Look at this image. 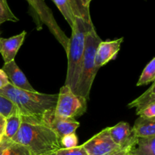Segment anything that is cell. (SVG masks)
<instances>
[{
    "label": "cell",
    "instance_id": "1",
    "mask_svg": "<svg viewBox=\"0 0 155 155\" xmlns=\"http://www.w3.org/2000/svg\"><path fill=\"white\" fill-rule=\"evenodd\" d=\"M0 95L12 101L17 107L22 122L42 124V118L54 111L58 94L39 93L18 89L8 84L0 89Z\"/></svg>",
    "mask_w": 155,
    "mask_h": 155
},
{
    "label": "cell",
    "instance_id": "2",
    "mask_svg": "<svg viewBox=\"0 0 155 155\" xmlns=\"http://www.w3.org/2000/svg\"><path fill=\"white\" fill-rule=\"evenodd\" d=\"M12 140L26 147L33 155H51L61 148L58 136L42 124L22 122Z\"/></svg>",
    "mask_w": 155,
    "mask_h": 155
},
{
    "label": "cell",
    "instance_id": "3",
    "mask_svg": "<svg viewBox=\"0 0 155 155\" xmlns=\"http://www.w3.org/2000/svg\"><path fill=\"white\" fill-rule=\"evenodd\" d=\"M92 22H86L81 18H75L72 30V34L69 38L67 55H68V71L64 85L68 86L74 93L81 71L82 61L85 48V37L91 27Z\"/></svg>",
    "mask_w": 155,
    "mask_h": 155
},
{
    "label": "cell",
    "instance_id": "4",
    "mask_svg": "<svg viewBox=\"0 0 155 155\" xmlns=\"http://www.w3.org/2000/svg\"><path fill=\"white\" fill-rule=\"evenodd\" d=\"M101 39L96 33L95 27H91L85 37V48L82 61L81 71L77 88L74 92L76 95L89 99V95L95 76L99 69L95 66V58L98 45Z\"/></svg>",
    "mask_w": 155,
    "mask_h": 155
},
{
    "label": "cell",
    "instance_id": "5",
    "mask_svg": "<svg viewBox=\"0 0 155 155\" xmlns=\"http://www.w3.org/2000/svg\"><path fill=\"white\" fill-rule=\"evenodd\" d=\"M87 100L76 95L66 85L61 88L54 109V115L64 119L81 117L87 110Z\"/></svg>",
    "mask_w": 155,
    "mask_h": 155
},
{
    "label": "cell",
    "instance_id": "6",
    "mask_svg": "<svg viewBox=\"0 0 155 155\" xmlns=\"http://www.w3.org/2000/svg\"><path fill=\"white\" fill-rule=\"evenodd\" d=\"M33 14V18L36 20L38 30L42 29V24L47 26L51 34L63 46L65 51H68L69 38L64 32L60 28L56 22L51 9L46 5L43 0H26Z\"/></svg>",
    "mask_w": 155,
    "mask_h": 155
},
{
    "label": "cell",
    "instance_id": "7",
    "mask_svg": "<svg viewBox=\"0 0 155 155\" xmlns=\"http://www.w3.org/2000/svg\"><path fill=\"white\" fill-rule=\"evenodd\" d=\"M82 145L88 155H107L120 149L110 138L109 127L101 130Z\"/></svg>",
    "mask_w": 155,
    "mask_h": 155
},
{
    "label": "cell",
    "instance_id": "8",
    "mask_svg": "<svg viewBox=\"0 0 155 155\" xmlns=\"http://www.w3.org/2000/svg\"><path fill=\"white\" fill-rule=\"evenodd\" d=\"M42 124L49 127L60 139L66 135L75 133L80 127V123L75 119H64L56 117L54 110L42 118Z\"/></svg>",
    "mask_w": 155,
    "mask_h": 155
},
{
    "label": "cell",
    "instance_id": "9",
    "mask_svg": "<svg viewBox=\"0 0 155 155\" xmlns=\"http://www.w3.org/2000/svg\"><path fill=\"white\" fill-rule=\"evenodd\" d=\"M110 138L120 149L133 148L138 140L134 136L130 126L127 122H120L117 125L109 127Z\"/></svg>",
    "mask_w": 155,
    "mask_h": 155
},
{
    "label": "cell",
    "instance_id": "10",
    "mask_svg": "<svg viewBox=\"0 0 155 155\" xmlns=\"http://www.w3.org/2000/svg\"><path fill=\"white\" fill-rule=\"evenodd\" d=\"M123 41L124 37L111 41H101L100 42L95 58V66L98 69L114 58L120 49Z\"/></svg>",
    "mask_w": 155,
    "mask_h": 155
},
{
    "label": "cell",
    "instance_id": "11",
    "mask_svg": "<svg viewBox=\"0 0 155 155\" xmlns=\"http://www.w3.org/2000/svg\"><path fill=\"white\" fill-rule=\"evenodd\" d=\"M27 32L24 30L20 34L10 38L0 37V54L2 56L4 64L15 61L18 50L24 42Z\"/></svg>",
    "mask_w": 155,
    "mask_h": 155
},
{
    "label": "cell",
    "instance_id": "12",
    "mask_svg": "<svg viewBox=\"0 0 155 155\" xmlns=\"http://www.w3.org/2000/svg\"><path fill=\"white\" fill-rule=\"evenodd\" d=\"M2 70L5 73L9 83L13 86L29 92H37L29 83L26 76L17 65L15 61L4 64Z\"/></svg>",
    "mask_w": 155,
    "mask_h": 155
},
{
    "label": "cell",
    "instance_id": "13",
    "mask_svg": "<svg viewBox=\"0 0 155 155\" xmlns=\"http://www.w3.org/2000/svg\"><path fill=\"white\" fill-rule=\"evenodd\" d=\"M131 130L138 139L155 136V118L148 119L139 117Z\"/></svg>",
    "mask_w": 155,
    "mask_h": 155
},
{
    "label": "cell",
    "instance_id": "14",
    "mask_svg": "<svg viewBox=\"0 0 155 155\" xmlns=\"http://www.w3.org/2000/svg\"><path fill=\"white\" fill-rule=\"evenodd\" d=\"M0 155H33L26 147L4 136L0 142Z\"/></svg>",
    "mask_w": 155,
    "mask_h": 155
},
{
    "label": "cell",
    "instance_id": "15",
    "mask_svg": "<svg viewBox=\"0 0 155 155\" xmlns=\"http://www.w3.org/2000/svg\"><path fill=\"white\" fill-rule=\"evenodd\" d=\"M155 103V84L154 82L149 89L145 91L139 98H136L128 104L130 108H136V114L145 107Z\"/></svg>",
    "mask_w": 155,
    "mask_h": 155
},
{
    "label": "cell",
    "instance_id": "16",
    "mask_svg": "<svg viewBox=\"0 0 155 155\" xmlns=\"http://www.w3.org/2000/svg\"><path fill=\"white\" fill-rule=\"evenodd\" d=\"M131 155H155V136L139 138L135 146L130 150Z\"/></svg>",
    "mask_w": 155,
    "mask_h": 155
},
{
    "label": "cell",
    "instance_id": "17",
    "mask_svg": "<svg viewBox=\"0 0 155 155\" xmlns=\"http://www.w3.org/2000/svg\"><path fill=\"white\" fill-rule=\"evenodd\" d=\"M21 123L22 120L19 113L13 114L6 117L4 132L5 137L12 139L19 130Z\"/></svg>",
    "mask_w": 155,
    "mask_h": 155
},
{
    "label": "cell",
    "instance_id": "18",
    "mask_svg": "<svg viewBox=\"0 0 155 155\" xmlns=\"http://www.w3.org/2000/svg\"><path fill=\"white\" fill-rule=\"evenodd\" d=\"M68 2L75 18H81L86 22H92L89 8L83 5L81 0H68Z\"/></svg>",
    "mask_w": 155,
    "mask_h": 155
},
{
    "label": "cell",
    "instance_id": "19",
    "mask_svg": "<svg viewBox=\"0 0 155 155\" xmlns=\"http://www.w3.org/2000/svg\"><path fill=\"white\" fill-rule=\"evenodd\" d=\"M155 80V58H153L152 60L148 63L145 66L138 80L136 86H141L147 85L150 83H154Z\"/></svg>",
    "mask_w": 155,
    "mask_h": 155
},
{
    "label": "cell",
    "instance_id": "20",
    "mask_svg": "<svg viewBox=\"0 0 155 155\" xmlns=\"http://www.w3.org/2000/svg\"><path fill=\"white\" fill-rule=\"evenodd\" d=\"M52 1L54 2L61 13L62 14L71 28H72L74 24V21H75V17L73 14L72 9H71L68 0H52Z\"/></svg>",
    "mask_w": 155,
    "mask_h": 155
},
{
    "label": "cell",
    "instance_id": "21",
    "mask_svg": "<svg viewBox=\"0 0 155 155\" xmlns=\"http://www.w3.org/2000/svg\"><path fill=\"white\" fill-rule=\"evenodd\" d=\"M19 21L11 10L7 0H0V24L6 21L17 22Z\"/></svg>",
    "mask_w": 155,
    "mask_h": 155
},
{
    "label": "cell",
    "instance_id": "22",
    "mask_svg": "<svg viewBox=\"0 0 155 155\" xmlns=\"http://www.w3.org/2000/svg\"><path fill=\"white\" fill-rule=\"evenodd\" d=\"M15 113H18L16 106L8 99L0 95V114L8 117Z\"/></svg>",
    "mask_w": 155,
    "mask_h": 155
},
{
    "label": "cell",
    "instance_id": "23",
    "mask_svg": "<svg viewBox=\"0 0 155 155\" xmlns=\"http://www.w3.org/2000/svg\"><path fill=\"white\" fill-rule=\"evenodd\" d=\"M53 155H88L83 145H77L71 148H60Z\"/></svg>",
    "mask_w": 155,
    "mask_h": 155
},
{
    "label": "cell",
    "instance_id": "24",
    "mask_svg": "<svg viewBox=\"0 0 155 155\" xmlns=\"http://www.w3.org/2000/svg\"><path fill=\"white\" fill-rule=\"evenodd\" d=\"M61 146L62 148H71L77 147L78 145V138L75 133L66 135L60 139Z\"/></svg>",
    "mask_w": 155,
    "mask_h": 155
},
{
    "label": "cell",
    "instance_id": "25",
    "mask_svg": "<svg viewBox=\"0 0 155 155\" xmlns=\"http://www.w3.org/2000/svg\"><path fill=\"white\" fill-rule=\"evenodd\" d=\"M137 115H139V117H141L148 118V119L155 118V103L144 108L143 110L139 112Z\"/></svg>",
    "mask_w": 155,
    "mask_h": 155
},
{
    "label": "cell",
    "instance_id": "26",
    "mask_svg": "<svg viewBox=\"0 0 155 155\" xmlns=\"http://www.w3.org/2000/svg\"><path fill=\"white\" fill-rule=\"evenodd\" d=\"M8 84H10V83H9V80L5 73L2 70L0 69V89L5 87Z\"/></svg>",
    "mask_w": 155,
    "mask_h": 155
},
{
    "label": "cell",
    "instance_id": "27",
    "mask_svg": "<svg viewBox=\"0 0 155 155\" xmlns=\"http://www.w3.org/2000/svg\"><path fill=\"white\" fill-rule=\"evenodd\" d=\"M5 120L6 117L3 116L2 114H0V137H2L4 136L5 127Z\"/></svg>",
    "mask_w": 155,
    "mask_h": 155
},
{
    "label": "cell",
    "instance_id": "28",
    "mask_svg": "<svg viewBox=\"0 0 155 155\" xmlns=\"http://www.w3.org/2000/svg\"><path fill=\"white\" fill-rule=\"evenodd\" d=\"M132 148H124V149H119L110 154L107 155H128L130 154V151Z\"/></svg>",
    "mask_w": 155,
    "mask_h": 155
},
{
    "label": "cell",
    "instance_id": "29",
    "mask_svg": "<svg viewBox=\"0 0 155 155\" xmlns=\"http://www.w3.org/2000/svg\"><path fill=\"white\" fill-rule=\"evenodd\" d=\"M82 2H83V5L85 6L86 8H89V5H90V3L92 0H81Z\"/></svg>",
    "mask_w": 155,
    "mask_h": 155
},
{
    "label": "cell",
    "instance_id": "30",
    "mask_svg": "<svg viewBox=\"0 0 155 155\" xmlns=\"http://www.w3.org/2000/svg\"><path fill=\"white\" fill-rule=\"evenodd\" d=\"M1 140H2V137H0V142H1Z\"/></svg>",
    "mask_w": 155,
    "mask_h": 155
},
{
    "label": "cell",
    "instance_id": "31",
    "mask_svg": "<svg viewBox=\"0 0 155 155\" xmlns=\"http://www.w3.org/2000/svg\"><path fill=\"white\" fill-rule=\"evenodd\" d=\"M0 37H1V32H0Z\"/></svg>",
    "mask_w": 155,
    "mask_h": 155
},
{
    "label": "cell",
    "instance_id": "32",
    "mask_svg": "<svg viewBox=\"0 0 155 155\" xmlns=\"http://www.w3.org/2000/svg\"><path fill=\"white\" fill-rule=\"evenodd\" d=\"M128 155H131V154H128Z\"/></svg>",
    "mask_w": 155,
    "mask_h": 155
},
{
    "label": "cell",
    "instance_id": "33",
    "mask_svg": "<svg viewBox=\"0 0 155 155\" xmlns=\"http://www.w3.org/2000/svg\"><path fill=\"white\" fill-rule=\"evenodd\" d=\"M51 155H53V154H51Z\"/></svg>",
    "mask_w": 155,
    "mask_h": 155
}]
</instances>
